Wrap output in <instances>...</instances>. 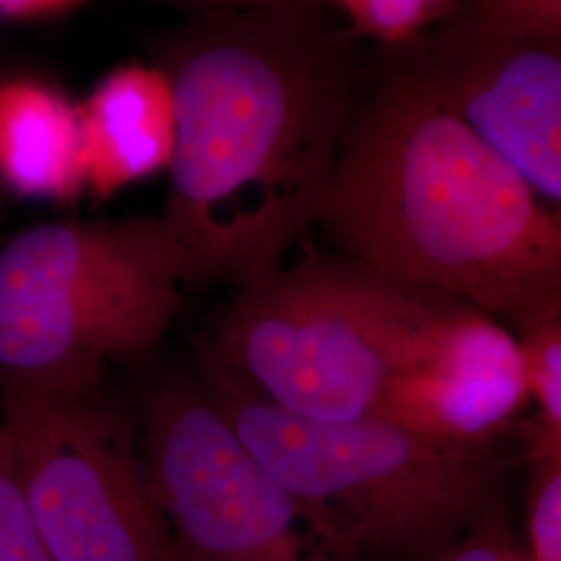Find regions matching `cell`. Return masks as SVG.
Here are the masks:
<instances>
[{"instance_id": "obj_1", "label": "cell", "mask_w": 561, "mask_h": 561, "mask_svg": "<svg viewBox=\"0 0 561 561\" xmlns=\"http://www.w3.org/2000/svg\"><path fill=\"white\" fill-rule=\"evenodd\" d=\"M301 15L300 4L222 13L167 50L178 140L161 219L198 279L254 287L319 221L350 83Z\"/></svg>"}, {"instance_id": "obj_2", "label": "cell", "mask_w": 561, "mask_h": 561, "mask_svg": "<svg viewBox=\"0 0 561 561\" xmlns=\"http://www.w3.org/2000/svg\"><path fill=\"white\" fill-rule=\"evenodd\" d=\"M319 221L345 259L518 335L561 317V222L421 73L347 125Z\"/></svg>"}, {"instance_id": "obj_3", "label": "cell", "mask_w": 561, "mask_h": 561, "mask_svg": "<svg viewBox=\"0 0 561 561\" xmlns=\"http://www.w3.org/2000/svg\"><path fill=\"white\" fill-rule=\"evenodd\" d=\"M202 391L252 456L362 561H428L500 510L489 445L433 442L382 419L310 421L198 358Z\"/></svg>"}, {"instance_id": "obj_4", "label": "cell", "mask_w": 561, "mask_h": 561, "mask_svg": "<svg viewBox=\"0 0 561 561\" xmlns=\"http://www.w3.org/2000/svg\"><path fill=\"white\" fill-rule=\"evenodd\" d=\"M466 301L350 259H308L241 289L198 358L310 421L379 419L391 385Z\"/></svg>"}, {"instance_id": "obj_5", "label": "cell", "mask_w": 561, "mask_h": 561, "mask_svg": "<svg viewBox=\"0 0 561 561\" xmlns=\"http://www.w3.org/2000/svg\"><path fill=\"white\" fill-rule=\"evenodd\" d=\"M144 477L178 561H362L252 456L190 377L140 401Z\"/></svg>"}, {"instance_id": "obj_6", "label": "cell", "mask_w": 561, "mask_h": 561, "mask_svg": "<svg viewBox=\"0 0 561 561\" xmlns=\"http://www.w3.org/2000/svg\"><path fill=\"white\" fill-rule=\"evenodd\" d=\"M92 391L0 387L23 500L55 561H178L119 414Z\"/></svg>"}, {"instance_id": "obj_7", "label": "cell", "mask_w": 561, "mask_h": 561, "mask_svg": "<svg viewBox=\"0 0 561 561\" xmlns=\"http://www.w3.org/2000/svg\"><path fill=\"white\" fill-rule=\"evenodd\" d=\"M419 73L539 196L560 204V30L482 2Z\"/></svg>"}, {"instance_id": "obj_8", "label": "cell", "mask_w": 561, "mask_h": 561, "mask_svg": "<svg viewBox=\"0 0 561 561\" xmlns=\"http://www.w3.org/2000/svg\"><path fill=\"white\" fill-rule=\"evenodd\" d=\"M530 400L514 331L463 304L428 356L391 385L382 421L447 445H489Z\"/></svg>"}, {"instance_id": "obj_9", "label": "cell", "mask_w": 561, "mask_h": 561, "mask_svg": "<svg viewBox=\"0 0 561 561\" xmlns=\"http://www.w3.org/2000/svg\"><path fill=\"white\" fill-rule=\"evenodd\" d=\"M194 279V264L161 217L38 222L0 241V306Z\"/></svg>"}, {"instance_id": "obj_10", "label": "cell", "mask_w": 561, "mask_h": 561, "mask_svg": "<svg viewBox=\"0 0 561 561\" xmlns=\"http://www.w3.org/2000/svg\"><path fill=\"white\" fill-rule=\"evenodd\" d=\"M85 187L106 198L169 169L178 115L161 67L121 65L78 104Z\"/></svg>"}, {"instance_id": "obj_11", "label": "cell", "mask_w": 561, "mask_h": 561, "mask_svg": "<svg viewBox=\"0 0 561 561\" xmlns=\"http://www.w3.org/2000/svg\"><path fill=\"white\" fill-rule=\"evenodd\" d=\"M0 187L73 202L85 190L78 104L38 78H0Z\"/></svg>"}, {"instance_id": "obj_12", "label": "cell", "mask_w": 561, "mask_h": 561, "mask_svg": "<svg viewBox=\"0 0 561 561\" xmlns=\"http://www.w3.org/2000/svg\"><path fill=\"white\" fill-rule=\"evenodd\" d=\"M526 360L528 396L539 405L533 437L561 442V317L518 335Z\"/></svg>"}, {"instance_id": "obj_13", "label": "cell", "mask_w": 561, "mask_h": 561, "mask_svg": "<svg viewBox=\"0 0 561 561\" xmlns=\"http://www.w3.org/2000/svg\"><path fill=\"white\" fill-rule=\"evenodd\" d=\"M526 535L530 561H561V449L530 447Z\"/></svg>"}, {"instance_id": "obj_14", "label": "cell", "mask_w": 561, "mask_h": 561, "mask_svg": "<svg viewBox=\"0 0 561 561\" xmlns=\"http://www.w3.org/2000/svg\"><path fill=\"white\" fill-rule=\"evenodd\" d=\"M0 561H55L23 500L0 428Z\"/></svg>"}, {"instance_id": "obj_15", "label": "cell", "mask_w": 561, "mask_h": 561, "mask_svg": "<svg viewBox=\"0 0 561 561\" xmlns=\"http://www.w3.org/2000/svg\"><path fill=\"white\" fill-rule=\"evenodd\" d=\"M354 25L375 38L401 42L435 20L451 0H333Z\"/></svg>"}, {"instance_id": "obj_16", "label": "cell", "mask_w": 561, "mask_h": 561, "mask_svg": "<svg viewBox=\"0 0 561 561\" xmlns=\"http://www.w3.org/2000/svg\"><path fill=\"white\" fill-rule=\"evenodd\" d=\"M428 561H530V558L516 545L503 524L502 510H497Z\"/></svg>"}, {"instance_id": "obj_17", "label": "cell", "mask_w": 561, "mask_h": 561, "mask_svg": "<svg viewBox=\"0 0 561 561\" xmlns=\"http://www.w3.org/2000/svg\"><path fill=\"white\" fill-rule=\"evenodd\" d=\"M484 4L510 18L541 25L547 30H560L561 0H484Z\"/></svg>"}, {"instance_id": "obj_18", "label": "cell", "mask_w": 561, "mask_h": 561, "mask_svg": "<svg viewBox=\"0 0 561 561\" xmlns=\"http://www.w3.org/2000/svg\"><path fill=\"white\" fill-rule=\"evenodd\" d=\"M81 0H0V18L42 20L76 7Z\"/></svg>"}, {"instance_id": "obj_19", "label": "cell", "mask_w": 561, "mask_h": 561, "mask_svg": "<svg viewBox=\"0 0 561 561\" xmlns=\"http://www.w3.org/2000/svg\"><path fill=\"white\" fill-rule=\"evenodd\" d=\"M181 2L202 4V7H219V9H275V7L300 4L301 0H181Z\"/></svg>"}, {"instance_id": "obj_20", "label": "cell", "mask_w": 561, "mask_h": 561, "mask_svg": "<svg viewBox=\"0 0 561 561\" xmlns=\"http://www.w3.org/2000/svg\"><path fill=\"white\" fill-rule=\"evenodd\" d=\"M2 196H4V190L0 187V210H2Z\"/></svg>"}]
</instances>
